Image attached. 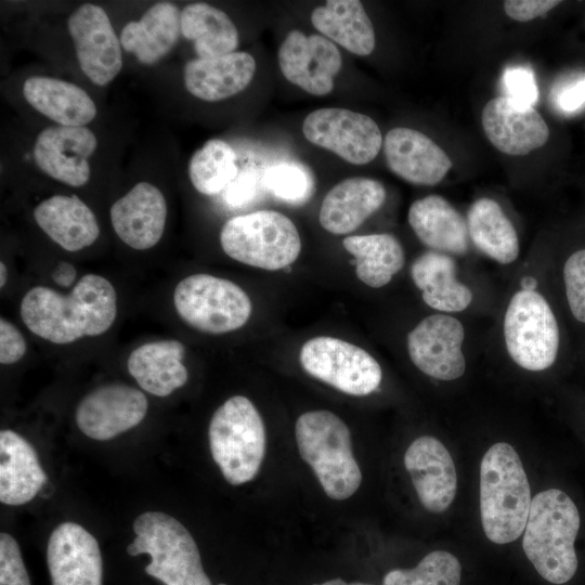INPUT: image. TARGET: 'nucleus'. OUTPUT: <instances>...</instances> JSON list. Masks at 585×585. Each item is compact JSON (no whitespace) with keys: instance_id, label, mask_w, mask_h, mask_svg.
<instances>
[{"instance_id":"nucleus-1","label":"nucleus","mask_w":585,"mask_h":585,"mask_svg":"<svg viewBox=\"0 0 585 585\" xmlns=\"http://www.w3.org/2000/svg\"><path fill=\"white\" fill-rule=\"evenodd\" d=\"M20 308L21 317L31 333L65 344L107 332L117 315V296L109 281L89 273L68 295L35 286L25 294Z\"/></svg>"},{"instance_id":"nucleus-2","label":"nucleus","mask_w":585,"mask_h":585,"mask_svg":"<svg viewBox=\"0 0 585 585\" xmlns=\"http://www.w3.org/2000/svg\"><path fill=\"white\" fill-rule=\"evenodd\" d=\"M580 525L577 507L563 491L549 489L532 498L522 547L547 582L560 585L574 576L578 564L574 542Z\"/></svg>"},{"instance_id":"nucleus-3","label":"nucleus","mask_w":585,"mask_h":585,"mask_svg":"<svg viewBox=\"0 0 585 585\" xmlns=\"http://www.w3.org/2000/svg\"><path fill=\"white\" fill-rule=\"evenodd\" d=\"M531 502L518 453L506 442L493 444L480 466V515L486 537L495 544L516 541L524 532Z\"/></svg>"},{"instance_id":"nucleus-4","label":"nucleus","mask_w":585,"mask_h":585,"mask_svg":"<svg viewBox=\"0 0 585 585\" xmlns=\"http://www.w3.org/2000/svg\"><path fill=\"white\" fill-rule=\"evenodd\" d=\"M295 434L302 459L311 466L326 495L336 500L352 496L362 473L346 422L330 411H309L298 417Z\"/></svg>"},{"instance_id":"nucleus-5","label":"nucleus","mask_w":585,"mask_h":585,"mask_svg":"<svg viewBox=\"0 0 585 585\" xmlns=\"http://www.w3.org/2000/svg\"><path fill=\"white\" fill-rule=\"evenodd\" d=\"M208 437L212 458L230 484L239 485L257 476L266 437L263 419L248 398L234 395L219 406Z\"/></svg>"},{"instance_id":"nucleus-6","label":"nucleus","mask_w":585,"mask_h":585,"mask_svg":"<svg viewBox=\"0 0 585 585\" xmlns=\"http://www.w3.org/2000/svg\"><path fill=\"white\" fill-rule=\"evenodd\" d=\"M136 534L128 545L130 556L148 554L145 572L166 585H211L205 573L196 542L176 518L161 511H146L133 522Z\"/></svg>"},{"instance_id":"nucleus-7","label":"nucleus","mask_w":585,"mask_h":585,"mask_svg":"<svg viewBox=\"0 0 585 585\" xmlns=\"http://www.w3.org/2000/svg\"><path fill=\"white\" fill-rule=\"evenodd\" d=\"M220 244L231 259L266 271L289 266L301 252L297 226L274 210L231 218L220 231Z\"/></svg>"},{"instance_id":"nucleus-8","label":"nucleus","mask_w":585,"mask_h":585,"mask_svg":"<svg viewBox=\"0 0 585 585\" xmlns=\"http://www.w3.org/2000/svg\"><path fill=\"white\" fill-rule=\"evenodd\" d=\"M173 303L187 325L213 335L242 328L252 312L251 300L242 287L205 273L181 280L174 288Z\"/></svg>"},{"instance_id":"nucleus-9","label":"nucleus","mask_w":585,"mask_h":585,"mask_svg":"<svg viewBox=\"0 0 585 585\" xmlns=\"http://www.w3.org/2000/svg\"><path fill=\"white\" fill-rule=\"evenodd\" d=\"M503 333L509 356L523 369L541 372L556 362L560 329L551 307L540 292L522 289L511 297Z\"/></svg>"},{"instance_id":"nucleus-10","label":"nucleus","mask_w":585,"mask_h":585,"mask_svg":"<svg viewBox=\"0 0 585 585\" xmlns=\"http://www.w3.org/2000/svg\"><path fill=\"white\" fill-rule=\"evenodd\" d=\"M303 370L330 387L355 396L376 391L382 379L377 360L347 340L317 336L306 341L299 352Z\"/></svg>"},{"instance_id":"nucleus-11","label":"nucleus","mask_w":585,"mask_h":585,"mask_svg":"<svg viewBox=\"0 0 585 585\" xmlns=\"http://www.w3.org/2000/svg\"><path fill=\"white\" fill-rule=\"evenodd\" d=\"M306 139L353 165L370 162L382 146L376 121L367 115L340 107L311 112L302 122Z\"/></svg>"},{"instance_id":"nucleus-12","label":"nucleus","mask_w":585,"mask_h":585,"mask_svg":"<svg viewBox=\"0 0 585 585\" xmlns=\"http://www.w3.org/2000/svg\"><path fill=\"white\" fill-rule=\"evenodd\" d=\"M67 28L82 73L96 86L112 82L122 68V47L103 8L80 5L69 15Z\"/></svg>"},{"instance_id":"nucleus-13","label":"nucleus","mask_w":585,"mask_h":585,"mask_svg":"<svg viewBox=\"0 0 585 585\" xmlns=\"http://www.w3.org/2000/svg\"><path fill=\"white\" fill-rule=\"evenodd\" d=\"M464 339L465 328L459 320L437 313L422 318L407 334V353L425 375L439 380H455L466 370Z\"/></svg>"},{"instance_id":"nucleus-14","label":"nucleus","mask_w":585,"mask_h":585,"mask_svg":"<svg viewBox=\"0 0 585 585\" xmlns=\"http://www.w3.org/2000/svg\"><path fill=\"white\" fill-rule=\"evenodd\" d=\"M147 408L148 401L141 390L125 384H108L79 402L75 419L84 435L105 441L138 426Z\"/></svg>"},{"instance_id":"nucleus-15","label":"nucleus","mask_w":585,"mask_h":585,"mask_svg":"<svg viewBox=\"0 0 585 585\" xmlns=\"http://www.w3.org/2000/svg\"><path fill=\"white\" fill-rule=\"evenodd\" d=\"M283 76L312 95H326L334 88L342 58L338 48L324 36L288 32L278 50Z\"/></svg>"},{"instance_id":"nucleus-16","label":"nucleus","mask_w":585,"mask_h":585,"mask_svg":"<svg viewBox=\"0 0 585 585\" xmlns=\"http://www.w3.org/2000/svg\"><path fill=\"white\" fill-rule=\"evenodd\" d=\"M96 147L95 134L84 126H51L37 135L34 159L47 176L79 187L90 179L89 158Z\"/></svg>"},{"instance_id":"nucleus-17","label":"nucleus","mask_w":585,"mask_h":585,"mask_svg":"<svg viewBox=\"0 0 585 585\" xmlns=\"http://www.w3.org/2000/svg\"><path fill=\"white\" fill-rule=\"evenodd\" d=\"M420 504L430 512L445 511L457 491L454 461L441 441L431 435L415 439L404 455Z\"/></svg>"},{"instance_id":"nucleus-18","label":"nucleus","mask_w":585,"mask_h":585,"mask_svg":"<svg viewBox=\"0 0 585 585\" xmlns=\"http://www.w3.org/2000/svg\"><path fill=\"white\" fill-rule=\"evenodd\" d=\"M47 562L52 585H102V556L95 537L75 522L50 534Z\"/></svg>"},{"instance_id":"nucleus-19","label":"nucleus","mask_w":585,"mask_h":585,"mask_svg":"<svg viewBox=\"0 0 585 585\" xmlns=\"http://www.w3.org/2000/svg\"><path fill=\"white\" fill-rule=\"evenodd\" d=\"M109 217L115 233L126 245L150 249L164 234L167 202L156 185L142 181L112 205Z\"/></svg>"},{"instance_id":"nucleus-20","label":"nucleus","mask_w":585,"mask_h":585,"mask_svg":"<svg viewBox=\"0 0 585 585\" xmlns=\"http://www.w3.org/2000/svg\"><path fill=\"white\" fill-rule=\"evenodd\" d=\"M382 146L388 168L412 184H438L452 168L446 153L428 135L412 128L389 130Z\"/></svg>"},{"instance_id":"nucleus-21","label":"nucleus","mask_w":585,"mask_h":585,"mask_svg":"<svg viewBox=\"0 0 585 585\" xmlns=\"http://www.w3.org/2000/svg\"><path fill=\"white\" fill-rule=\"evenodd\" d=\"M481 122L490 143L506 155H526L549 139V128L536 109L518 107L504 95L484 105Z\"/></svg>"},{"instance_id":"nucleus-22","label":"nucleus","mask_w":585,"mask_h":585,"mask_svg":"<svg viewBox=\"0 0 585 585\" xmlns=\"http://www.w3.org/2000/svg\"><path fill=\"white\" fill-rule=\"evenodd\" d=\"M386 196L385 186L377 180L363 177L344 179L324 196L318 222L328 233L349 234L382 206Z\"/></svg>"},{"instance_id":"nucleus-23","label":"nucleus","mask_w":585,"mask_h":585,"mask_svg":"<svg viewBox=\"0 0 585 585\" xmlns=\"http://www.w3.org/2000/svg\"><path fill=\"white\" fill-rule=\"evenodd\" d=\"M256 72V61L247 52L197 57L184 65L183 80L186 90L206 102H219L242 92Z\"/></svg>"},{"instance_id":"nucleus-24","label":"nucleus","mask_w":585,"mask_h":585,"mask_svg":"<svg viewBox=\"0 0 585 585\" xmlns=\"http://www.w3.org/2000/svg\"><path fill=\"white\" fill-rule=\"evenodd\" d=\"M39 227L67 251L91 246L100 235L93 211L77 195H53L34 210Z\"/></svg>"},{"instance_id":"nucleus-25","label":"nucleus","mask_w":585,"mask_h":585,"mask_svg":"<svg viewBox=\"0 0 585 585\" xmlns=\"http://www.w3.org/2000/svg\"><path fill=\"white\" fill-rule=\"evenodd\" d=\"M47 473L36 450L13 430L0 432V502L20 506L30 502L44 486Z\"/></svg>"},{"instance_id":"nucleus-26","label":"nucleus","mask_w":585,"mask_h":585,"mask_svg":"<svg viewBox=\"0 0 585 585\" xmlns=\"http://www.w3.org/2000/svg\"><path fill=\"white\" fill-rule=\"evenodd\" d=\"M407 219L417 238L430 249L447 255L467 252V221L444 197L433 194L416 199Z\"/></svg>"},{"instance_id":"nucleus-27","label":"nucleus","mask_w":585,"mask_h":585,"mask_svg":"<svg viewBox=\"0 0 585 585\" xmlns=\"http://www.w3.org/2000/svg\"><path fill=\"white\" fill-rule=\"evenodd\" d=\"M184 354L185 347L177 339L152 341L130 353L127 368L141 389L156 396H167L188 379L182 362Z\"/></svg>"},{"instance_id":"nucleus-28","label":"nucleus","mask_w":585,"mask_h":585,"mask_svg":"<svg viewBox=\"0 0 585 585\" xmlns=\"http://www.w3.org/2000/svg\"><path fill=\"white\" fill-rule=\"evenodd\" d=\"M181 11L171 2H157L138 21L127 23L119 39L123 50L138 61L153 65L176 46L181 34Z\"/></svg>"},{"instance_id":"nucleus-29","label":"nucleus","mask_w":585,"mask_h":585,"mask_svg":"<svg viewBox=\"0 0 585 585\" xmlns=\"http://www.w3.org/2000/svg\"><path fill=\"white\" fill-rule=\"evenodd\" d=\"M23 95L37 112L60 126H84L98 113L83 89L58 78L31 76L24 81Z\"/></svg>"},{"instance_id":"nucleus-30","label":"nucleus","mask_w":585,"mask_h":585,"mask_svg":"<svg viewBox=\"0 0 585 585\" xmlns=\"http://www.w3.org/2000/svg\"><path fill=\"white\" fill-rule=\"evenodd\" d=\"M456 274L455 260L434 250L424 252L411 265V277L424 302L444 313L464 311L472 302V291L457 280Z\"/></svg>"},{"instance_id":"nucleus-31","label":"nucleus","mask_w":585,"mask_h":585,"mask_svg":"<svg viewBox=\"0 0 585 585\" xmlns=\"http://www.w3.org/2000/svg\"><path fill=\"white\" fill-rule=\"evenodd\" d=\"M312 25L327 39L349 52L366 56L376 43L375 30L358 0H328L311 13Z\"/></svg>"},{"instance_id":"nucleus-32","label":"nucleus","mask_w":585,"mask_h":585,"mask_svg":"<svg viewBox=\"0 0 585 585\" xmlns=\"http://www.w3.org/2000/svg\"><path fill=\"white\" fill-rule=\"evenodd\" d=\"M469 239L483 255L500 264L519 256L517 231L499 204L489 197L474 200L467 213Z\"/></svg>"},{"instance_id":"nucleus-33","label":"nucleus","mask_w":585,"mask_h":585,"mask_svg":"<svg viewBox=\"0 0 585 585\" xmlns=\"http://www.w3.org/2000/svg\"><path fill=\"white\" fill-rule=\"evenodd\" d=\"M342 245L354 257L356 277L372 288L389 284L405 263L401 243L388 233L347 236Z\"/></svg>"},{"instance_id":"nucleus-34","label":"nucleus","mask_w":585,"mask_h":585,"mask_svg":"<svg viewBox=\"0 0 585 585\" xmlns=\"http://www.w3.org/2000/svg\"><path fill=\"white\" fill-rule=\"evenodd\" d=\"M181 34L192 41L198 57L208 58L235 52L238 30L227 14L204 2L185 5L181 11Z\"/></svg>"},{"instance_id":"nucleus-35","label":"nucleus","mask_w":585,"mask_h":585,"mask_svg":"<svg viewBox=\"0 0 585 585\" xmlns=\"http://www.w3.org/2000/svg\"><path fill=\"white\" fill-rule=\"evenodd\" d=\"M236 154L225 141L208 140L190 159L188 177L200 194L223 192L237 176Z\"/></svg>"},{"instance_id":"nucleus-36","label":"nucleus","mask_w":585,"mask_h":585,"mask_svg":"<svg viewBox=\"0 0 585 585\" xmlns=\"http://www.w3.org/2000/svg\"><path fill=\"white\" fill-rule=\"evenodd\" d=\"M461 566L445 550L426 555L413 569H394L382 581L384 585H460Z\"/></svg>"},{"instance_id":"nucleus-37","label":"nucleus","mask_w":585,"mask_h":585,"mask_svg":"<svg viewBox=\"0 0 585 585\" xmlns=\"http://www.w3.org/2000/svg\"><path fill=\"white\" fill-rule=\"evenodd\" d=\"M262 184L274 197L295 205L309 200L314 190L310 170L294 161L270 166L262 177Z\"/></svg>"},{"instance_id":"nucleus-38","label":"nucleus","mask_w":585,"mask_h":585,"mask_svg":"<svg viewBox=\"0 0 585 585\" xmlns=\"http://www.w3.org/2000/svg\"><path fill=\"white\" fill-rule=\"evenodd\" d=\"M562 278L569 310L577 322L585 324V247L567 258Z\"/></svg>"},{"instance_id":"nucleus-39","label":"nucleus","mask_w":585,"mask_h":585,"mask_svg":"<svg viewBox=\"0 0 585 585\" xmlns=\"http://www.w3.org/2000/svg\"><path fill=\"white\" fill-rule=\"evenodd\" d=\"M504 96L522 108L533 107L538 99L534 72L525 65H511L502 75Z\"/></svg>"},{"instance_id":"nucleus-40","label":"nucleus","mask_w":585,"mask_h":585,"mask_svg":"<svg viewBox=\"0 0 585 585\" xmlns=\"http://www.w3.org/2000/svg\"><path fill=\"white\" fill-rule=\"evenodd\" d=\"M0 585H30L20 546L8 533L0 534Z\"/></svg>"},{"instance_id":"nucleus-41","label":"nucleus","mask_w":585,"mask_h":585,"mask_svg":"<svg viewBox=\"0 0 585 585\" xmlns=\"http://www.w3.org/2000/svg\"><path fill=\"white\" fill-rule=\"evenodd\" d=\"M260 178L252 169H244L223 191L224 202L232 208L249 205L259 192Z\"/></svg>"},{"instance_id":"nucleus-42","label":"nucleus","mask_w":585,"mask_h":585,"mask_svg":"<svg viewBox=\"0 0 585 585\" xmlns=\"http://www.w3.org/2000/svg\"><path fill=\"white\" fill-rule=\"evenodd\" d=\"M27 350L26 341L15 325L0 320V363L10 365L18 362Z\"/></svg>"},{"instance_id":"nucleus-43","label":"nucleus","mask_w":585,"mask_h":585,"mask_svg":"<svg viewBox=\"0 0 585 585\" xmlns=\"http://www.w3.org/2000/svg\"><path fill=\"white\" fill-rule=\"evenodd\" d=\"M560 3L558 0H507L503 9L511 20L529 22L545 15Z\"/></svg>"},{"instance_id":"nucleus-44","label":"nucleus","mask_w":585,"mask_h":585,"mask_svg":"<svg viewBox=\"0 0 585 585\" xmlns=\"http://www.w3.org/2000/svg\"><path fill=\"white\" fill-rule=\"evenodd\" d=\"M558 108L571 113L585 104V77L561 86L554 95Z\"/></svg>"},{"instance_id":"nucleus-45","label":"nucleus","mask_w":585,"mask_h":585,"mask_svg":"<svg viewBox=\"0 0 585 585\" xmlns=\"http://www.w3.org/2000/svg\"><path fill=\"white\" fill-rule=\"evenodd\" d=\"M75 274V268L70 263L61 262L55 268L52 276L57 284L68 286L73 282Z\"/></svg>"},{"instance_id":"nucleus-46","label":"nucleus","mask_w":585,"mask_h":585,"mask_svg":"<svg viewBox=\"0 0 585 585\" xmlns=\"http://www.w3.org/2000/svg\"><path fill=\"white\" fill-rule=\"evenodd\" d=\"M313 585H372V584L362 583V582L347 583L341 578H334V580L326 581L322 584H313Z\"/></svg>"},{"instance_id":"nucleus-47","label":"nucleus","mask_w":585,"mask_h":585,"mask_svg":"<svg viewBox=\"0 0 585 585\" xmlns=\"http://www.w3.org/2000/svg\"><path fill=\"white\" fill-rule=\"evenodd\" d=\"M6 278H8L6 265L3 262H1L0 263V287L1 288L5 285Z\"/></svg>"},{"instance_id":"nucleus-48","label":"nucleus","mask_w":585,"mask_h":585,"mask_svg":"<svg viewBox=\"0 0 585 585\" xmlns=\"http://www.w3.org/2000/svg\"><path fill=\"white\" fill-rule=\"evenodd\" d=\"M218 585H226V584H224V583H220V584H218Z\"/></svg>"}]
</instances>
